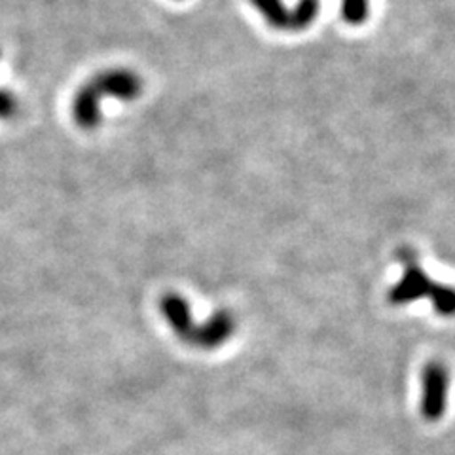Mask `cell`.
<instances>
[{
	"label": "cell",
	"mask_w": 455,
	"mask_h": 455,
	"mask_svg": "<svg viewBox=\"0 0 455 455\" xmlns=\"http://www.w3.org/2000/svg\"><path fill=\"white\" fill-rule=\"evenodd\" d=\"M145 82L132 68H108L97 73L85 82L73 99V120L80 130L92 132L101 124L103 99H118V101H135L140 97Z\"/></svg>",
	"instance_id": "cell-1"
},
{
	"label": "cell",
	"mask_w": 455,
	"mask_h": 455,
	"mask_svg": "<svg viewBox=\"0 0 455 455\" xmlns=\"http://www.w3.org/2000/svg\"><path fill=\"white\" fill-rule=\"evenodd\" d=\"M251 4L262 13V18L279 31H304L321 10V0H300L296 8H287L281 0H251Z\"/></svg>",
	"instance_id": "cell-2"
},
{
	"label": "cell",
	"mask_w": 455,
	"mask_h": 455,
	"mask_svg": "<svg viewBox=\"0 0 455 455\" xmlns=\"http://www.w3.org/2000/svg\"><path fill=\"white\" fill-rule=\"evenodd\" d=\"M450 372L444 363L431 361L421 370V416L427 421L443 419L448 408Z\"/></svg>",
	"instance_id": "cell-3"
},
{
	"label": "cell",
	"mask_w": 455,
	"mask_h": 455,
	"mask_svg": "<svg viewBox=\"0 0 455 455\" xmlns=\"http://www.w3.org/2000/svg\"><path fill=\"white\" fill-rule=\"evenodd\" d=\"M401 260L404 262V274L389 291V302L393 306H406L421 300V298H429L435 281L427 275V272H423L416 256L410 251H404L401 254Z\"/></svg>",
	"instance_id": "cell-4"
},
{
	"label": "cell",
	"mask_w": 455,
	"mask_h": 455,
	"mask_svg": "<svg viewBox=\"0 0 455 455\" xmlns=\"http://www.w3.org/2000/svg\"><path fill=\"white\" fill-rule=\"evenodd\" d=\"M235 332V319L230 311L220 309L217 313H212V315L202 323V324H196L192 334L188 336L187 344L199 347V349H217L222 344H226L228 339H230Z\"/></svg>",
	"instance_id": "cell-5"
},
{
	"label": "cell",
	"mask_w": 455,
	"mask_h": 455,
	"mask_svg": "<svg viewBox=\"0 0 455 455\" xmlns=\"http://www.w3.org/2000/svg\"><path fill=\"white\" fill-rule=\"evenodd\" d=\"M160 309H162L164 317L169 323L171 329H173V332L180 339L187 341L194 331V324H196L192 321V311H190L187 298L177 294V292H169L162 298Z\"/></svg>",
	"instance_id": "cell-6"
},
{
	"label": "cell",
	"mask_w": 455,
	"mask_h": 455,
	"mask_svg": "<svg viewBox=\"0 0 455 455\" xmlns=\"http://www.w3.org/2000/svg\"><path fill=\"white\" fill-rule=\"evenodd\" d=\"M435 311L443 317H453L455 315V287H450V284H438L435 283V287L429 294Z\"/></svg>",
	"instance_id": "cell-7"
},
{
	"label": "cell",
	"mask_w": 455,
	"mask_h": 455,
	"mask_svg": "<svg viewBox=\"0 0 455 455\" xmlns=\"http://www.w3.org/2000/svg\"><path fill=\"white\" fill-rule=\"evenodd\" d=\"M368 0H341V16L349 25H361L368 18Z\"/></svg>",
	"instance_id": "cell-8"
},
{
	"label": "cell",
	"mask_w": 455,
	"mask_h": 455,
	"mask_svg": "<svg viewBox=\"0 0 455 455\" xmlns=\"http://www.w3.org/2000/svg\"><path fill=\"white\" fill-rule=\"evenodd\" d=\"M20 112V101L10 90L0 88V120H12Z\"/></svg>",
	"instance_id": "cell-9"
}]
</instances>
